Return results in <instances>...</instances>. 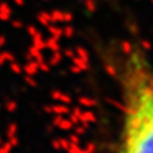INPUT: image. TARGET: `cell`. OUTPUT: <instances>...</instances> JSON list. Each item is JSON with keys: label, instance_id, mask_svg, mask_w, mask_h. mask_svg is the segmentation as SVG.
<instances>
[{"label": "cell", "instance_id": "6da1fadb", "mask_svg": "<svg viewBox=\"0 0 153 153\" xmlns=\"http://www.w3.org/2000/svg\"><path fill=\"white\" fill-rule=\"evenodd\" d=\"M116 76L122 94L118 153H153V68L139 47L122 48Z\"/></svg>", "mask_w": 153, "mask_h": 153}, {"label": "cell", "instance_id": "7a4b0ae2", "mask_svg": "<svg viewBox=\"0 0 153 153\" xmlns=\"http://www.w3.org/2000/svg\"><path fill=\"white\" fill-rule=\"evenodd\" d=\"M9 17H10V9H9V6L6 4V3H0V20L6 22V20H9Z\"/></svg>", "mask_w": 153, "mask_h": 153}, {"label": "cell", "instance_id": "3957f363", "mask_svg": "<svg viewBox=\"0 0 153 153\" xmlns=\"http://www.w3.org/2000/svg\"><path fill=\"white\" fill-rule=\"evenodd\" d=\"M16 108H17V105L14 104V102H7V104H6V109L9 111V112H14Z\"/></svg>", "mask_w": 153, "mask_h": 153}, {"label": "cell", "instance_id": "277c9868", "mask_svg": "<svg viewBox=\"0 0 153 153\" xmlns=\"http://www.w3.org/2000/svg\"><path fill=\"white\" fill-rule=\"evenodd\" d=\"M4 45H6V37L0 34V48H1V47H4Z\"/></svg>", "mask_w": 153, "mask_h": 153}]
</instances>
